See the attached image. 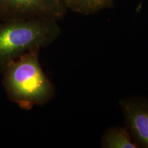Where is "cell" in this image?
I'll return each instance as SVG.
<instances>
[{
  "instance_id": "3",
  "label": "cell",
  "mask_w": 148,
  "mask_h": 148,
  "mask_svg": "<svg viewBox=\"0 0 148 148\" xmlns=\"http://www.w3.org/2000/svg\"><path fill=\"white\" fill-rule=\"evenodd\" d=\"M64 0H0V19H51L59 21L67 12Z\"/></svg>"
},
{
  "instance_id": "6",
  "label": "cell",
  "mask_w": 148,
  "mask_h": 148,
  "mask_svg": "<svg viewBox=\"0 0 148 148\" xmlns=\"http://www.w3.org/2000/svg\"><path fill=\"white\" fill-rule=\"evenodd\" d=\"M67 10L84 15L95 14L114 6L115 0H64Z\"/></svg>"
},
{
  "instance_id": "5",
  "label": "cell",
  "mask_w": 148,
  "mask_h": 148,
  "mask_svg": "<svg viewBox=\"0 0 148 148\" xmlns=\"http://www.w3.org/2000/svg\"><path fill=\"white\" fill-rule=\"evenodd\" d=\"M101 145L103 148H138L125 126L106 129L101 137Z\"/></svg>"
},
{
  "instance_id": "2",
  "label": "cell",
  "mask_w": 148,
  "mask_h": 148,
  "mask_svg": "<svg viewBox=\"0 0 148 148\" xmlns=\"http://www.w3.org/2000/svg\"><path fill=\"white\" fill-rule=\"evenodd\" d=\"M60 33L58 21L55 20L0 19V73L23 53L50 45Z\"/></svg>"
},
{
  "instance_id": "1",
  "label": "cell",
  "mask_w": 148,
  "mask_h": 148,
  "mask_svg": "<svg viewBox=\"0 0 148 148\" xmlns=\"http://www.w3.org/2000/svg\"><path fill=\"white\" fill-rule=\"evenodd\" d=\"M40 50L34 49L23 53L0 73L6 97L23 110L44 106L56 95L54 84L42 69Z\"/></svg>"
},
{
  "instance_id": "4",
  "label": "cell",
  "mask_w": 148,
  "mask_h": 148,
  "mask_svg": "<svg viewBox=\"0 0 148 148\" xmlns=\"http://www.w3.org/2000/svg\"><path fill=\"white\" fill-rule=\"evenodd\" d=\"M119 107L134 143L138 148H148V97H123L119 101Z\"/></svg>"
}]
</instances>
